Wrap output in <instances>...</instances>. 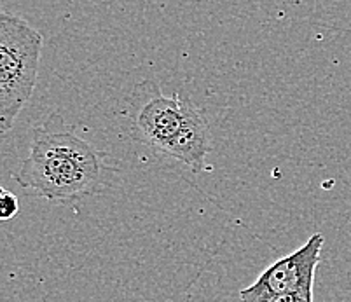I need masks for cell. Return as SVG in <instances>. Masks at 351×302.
I'll return each instance as SVG.
<instances>
[{
    "label": "cell",
    "instance_id": "cell-1",
    "mask_svg": "<svg viewBox=\"0 0 351 302\" xmlns=\"http://www.w3.org/2000/svg\"><path fill=\"white\" fill-rule=\"evenodd\" d=\"M43 35L23 18L0 12V129L8 133L37 82Z\"/></svg>",
    "mask_w": 351,
    "mask_h": 302
},
{
    "label": "cell",
    "instance_id": "cell-2",
    "mask_svg": "<svg viewBox=\"0 0 351 302\" xmlns=\"http://www.w3.org/2000/svg\"><path fill=\"white\" fill-rule=\"evenodd\" d=\"M128 128L138 142L170 155L184 128V105L178 95L165 97L158 82L145 79L133 90L126 109Z\"/></svg>",
    "mask_w": 351,
    "mask_h": 302
},
{
    "label": "cell",
    "instance_id": "cell-3",
    "mask_svg": "<svg viewBox=\"0 0 351 302\" xmlns=\"http://www.w3.org/2000/svg\"><path fill=\"white\" fill-rule=\"evenodd\" d=\"M14 180L37 196L62 203L93 194L100 184L72 159L37 152L28 154L14 173Z\"/></svg>",
    "mask_w": 351,
    "mask_h": 302
},
{
    "label": "cell",
    "instance_id": "cell-4",
    "mask_svg": "<svg viewBox=\"0 0 351 302\" xmlns=\"http://www.w3.org/2000/svg\"><path fill=\"white\" fill-rule=\"evenodd\" d=\"M322 248L324 236L320 233L313 234L295 252L264 269L255 283L239 292V301L267 302L282 295H313L315 273L320 264Z\"/></svg>",
    "mask_w": 351,
    "mask_h": 302
},
{
    "label": "cell",
    "instance_id": "cell-5",
    "mask_svg": "<svg viewBox=\"0 0 351 302\" xmlns=\"http://www.w3.org/2000/svg\"><path fill=\"white\" fill-rule=\"evenodd\" d=\"M30 152L37 154L63 155L79 164L91 177L101 180L104 173V152H98L91 144L77 136L66 126L58 114H51L43 124L32 131Z\"/></svg>",
    "mask_w": 351,
    "mask_h": 302
},
{
    "label": "cell",
    "instance_id": "cell-6",
    "mask_svg": "<svg viewBox=\"0 0 351 302\" xmlns=\"http://www.w3.org/2000/svg\"><path fill=\"white\" fill-rule=\"evenodd\" d=\"M182 105H184L186 119H184L180 136L170 151V158L182 161L194 171H201L205 166V158L210 151L208 123L199 107H196L189 98H182Z\"/></svg>",
    "mask_w": 351,
    "mask_h": 302
},
{
    "label": "cell",
    "instance_id": "cell-7",
    "mask_svg": "<svg viewBox=\"0 0 351 302\" xmlns=\"http://www.w3.org/2000/svg\"><path fill=\"white\" fill-rule=\"evenodd\" d=\"M0 218L2 221H9V218H14L20 212V203L14 194L9 192V190L2 189L0 190Z\"/></svg>",
    "mask_w": 351,
    "mask_h": 302
},
{
    "label": "cell",
    "instance_id": "cell-8",
    "mask_svg": "<svg viewBox=\"0 0 351 302\" xmlns=\"http://www.w3.org/2000/svg\"><path fill=\"white\" fill-rule=\"evenodd\" d=\"M267 302H313V295H302V294L282 295V297H274Z\"/></svg>",
    "mask_w": 351,
    "mask_h": 302
}]
</instances>
